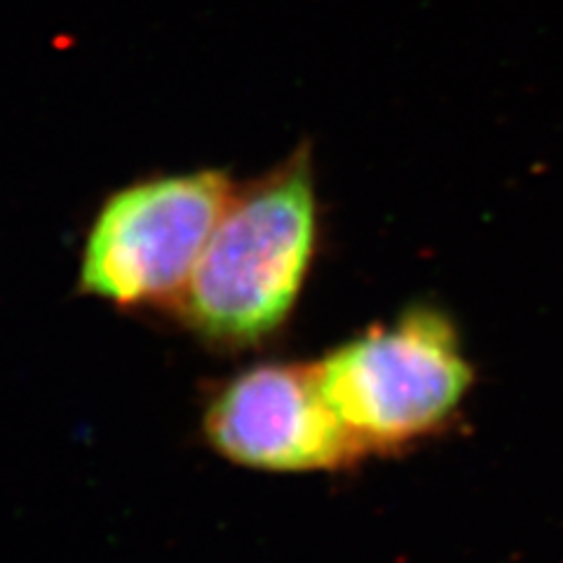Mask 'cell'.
<instances>
[{"label": "cell", "instance_id": "cell-2", "mask_svg": "<svg viewBox=\"0 0 563 563\" xmlns=\"http://www.w3.org/2000/svg\"><path fill=\"white\" fill-rule=\"evenodd\" d=\"M317 368L362 455L401 451L442 430L474 380L461 333L430 306L357 333Z\"/></svg>", "mask_w": 563, "mask_h": 563}, {"label": "cell", "instance_id": "cell-4", "mask_svg": "<svg viewBox=\"0 0 563 563\" xmlns=\"http://www.w3.org/2000/svg\"><path fill=\"white\" fill-rule=\"evenodd\" d=\"M202 430L225 461L263 472H324L362 453L324 393L317 364L266 362L211 395Z\"/></svg>", "mask_w": 563, "mask_h": 563}, {"label": "cell", "instance_id": "cell-1", "mask_svg": "<svg viewBox=\"0 0 563 563\" xmlns=\"http://www.w3.org/2000/svg\"><path fill=\"white\" fill-rule=\"evenodd\" d=\"M317 244L320 202L303 148L235 186L174 312L211 345L242 350L268 341L291 317Z\"/></svg>", "mask_w": 563, "mask_h": 563}, {"label": "cell", "instance_id": "cell-3", "mask_svg": "<svg viewBox=\"0 0 563 563\" xmlns=\"http://www.w3.org/2000/svg\"><path fill=\"white\" fill-rule=\"evenodd\" d=\"M221 169L153 174L99 205L80 256V291L120 310H174L231 202Z\"/></svg>", "mask_w": 563, "mask_h": 563}]
</instances>
